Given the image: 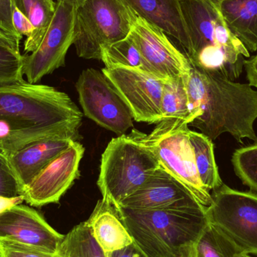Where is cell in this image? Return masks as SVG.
<instances>
[{
	"instance_id": "6da1fadb",
	"label": "cell",
	"mask_w": 257,
	"mask_h": 257,
	"mask_svg": "<svg viewBox=\"0 0 257 257\" xmlns=\"http://www.w3.org/2000/svg\"><path fill=\"white\" fill-rule=\"evenodd\" d=\"M196 118L190 123L214 141L228 133L238 142H257V90L249 84L229 81L192 66L184 75Z\"/></svg>"
},
{
	"instance_id": "7a4b0ae2",
	"label": "cell",
	"mask_w": 257,
	"mask_h": 257,
	"mask_svg": "<svg viewBox=\"0 0 257 257\" xmlns=\"http://www.w3.org/2000/svg\"><path fill=\"white\" fill-rule=\"evenodd\" d=\"M206 208L198 201L161 208H118L139 251L146 257H187L208 224Z\"/></svg>"
},
{
	"instance_id": "3957f363",
	"label": "cell",
	"mask_w": 257,
	"mask_h": 257,
	"mask_svg": "<svg viewBox=\"0 0 257 257\" xmlns=\"http://www.w3.org/2000/svg\"><path fill=\"white\" fill-rule=\"evenodd\" d=\"M82 117L70 97L54 87L25 81L0 85V119L78 132Z\"/></svg>"
},
{
	"instance_id": "277c9868",
	"label": "cell",
	"mask_w": 257,
	"mask_h": 257,
	"mask_svg": "<svg viewBox=\"0 0 257 257\" xmlns=\"http://www.w3.org/2000/svg\"><path fill=\"white\" fill-rule=\"evenodd\" d=\"M188 126L181 119L166 118L157 123L149 134L133 130L128 136L149 149L160 167L185 186L198 202L208 207L211 195L199 178Z\"/></svg>"
},
{
	"instance_id": "5b68a950",
	"label": "cell",
	"mask_w": 257,
	"mask_h": 257,
	"mask_svg": "<svg viewBox=\"0 0 257 257\" xmlns=\"http://www.w3.org/2000/svg\"><path fill=\"white\" fill-rule=\"evenodd\" d=\"M160 167L155 156L140 142L126 135L114 138L101 160L97 184L102 199L118 208Z\"/></svg>"
},
{
	"instance_id": "8992f818",
	"label": "cell",
	"mask_w": 257,
	"mask_h": 257,
	"mask_svg": "<svg viewBox=\"0 0 257 257\" xmlns=\"http://www.w3.org/2000/svg\"><path fill=\"white\" fill-rule=\"evenodd\" d=\"M135 18L125 0H86L75 14L74 45L78 57L101 60L105 47L130 35Z\"/></svg>"
},
{
	"instance_id": "52a82bcc",
	"label": "cell",
	"mask_w": 257,
	"mask_h": 257,
	"mask_svg": "<svg viewBox=\"0 0 257 257\" xmlns=\"http://www.w3.org/2000/svg\"><path fill=\"white\" fill-rule=\"evenodd\" d=\"M206 208L208 223L244 253L257 256V194L223 184L213 190Z\"/></svg>"
},
{
	"instance_id": "ba28073f",
	"label": "cell",
	"mask_w": 257,
	"mask_h": 257,
	"mask_svg": "<svg viewBox=\"0 0 257 257\" xmlns=\"http://www.w3.org/2000/svg\"><path fill=\"white\" fill-rule=\"evenodd\" d=\"M76 89L80 104L88 118L120 136L133 127V114L127 104L102 71H83Z\"/></svg>"
},
{
	"instance_id": "9c48e42d",
	"label": "cell",
	"mask_w": 257,
	"mask_h": 257,
	"mask_svg": "<svg viewBox=\"0 0 257 257\" xmlns=\"http://www.w3.org/2000/svg\"><path fill=\"white\" fill-rule=\"evenodd\" d=\"M76 6L57 1L52 22L39 48L24 55V75L30 84H37L45 75L65 66L66 56L75 39Z\"/></svg>"
},
{
	"instance_id": "30bf717a",
	"label": "cell",
	"mask_w": 257,
	"mask_h": 257,
	"mask_svg": "<svg viewBox=\"0 0 257 257\" xmlns=\"http://www.w3.org/2000/svg\"><path fill=\"white\" fill-rule=\"evenodd\" d=\"M130 36L142 57V70L164 81L190 72L192 65L187 56L173 45L164 32L136 14Z\"/></svg>"
},
{
	"instance_id": "8fae6325",
	"label": "cell",
	"mask_w": 257,
	"mask_h": 257,
	"mask_svg": "<svg viewBox=\"0 0 257 257\" xmlns=\"http://www.w3.org/2000/svg\"><path fill=\"white\" fill-rule=\"evenodd\" d=\"M190 38L189 61L206 48L220 47L250 57L239 40L226 27L218 9L210 0H180Z\"/></svg>"
},
{
	"instance_id": "7c38bea8",
	"label": "cell",
	"mask_w": 257,
	"mask_h": 257,
	"mask_svg": "<svg viewBox=\"0 0 257 257\" xmlns=\"http://www.w3.org/2000/svg\"><path fill=\"white\" fill-rule=\"evenodd\" d=\"M102 71L127 104L135 120L157 124L163 120L164 80L135 68L115 66Z\"/></svg>"
},
{
	"instance_id": "4fadbf2b",
	"label": "cell",
	"mask_w": 257,
	"mask_h": 257,
	"mask_svg": "<svg viewBox=\"0 0 257 257\" xmlns=\"http://www.w3.org/2000/svg\"><path fill=\"white\" fill-rule=\"evenodd\" d=\"M84 153L82 145L74 141L24 188V202L34 207L58 202L79 177V165Z\"/></svg>"
},
{
	"instance_id": "5bb4252c",
	"label": "cell",
	"mask_w": 257,
	"mask_h": 257,
	"mask_svg": "<svg viewBox=\"0 0 257 257\" xmlns=\"http://www.w3.org/2000/svg\"><path fill=\"white\" fill-rule=\"evenodd\" d=\"M63 238L37 211L27 205L18 204L0 212V239L57 253Z\"/></svg>"
},
{
	"instance_id": "9a60e30c",
	"label": "cell",
	"mask_w": 257,
	"mask_h": 257,
	"mask_svg": "<svg viewBox=\"0 0 257 257\" xmlns=\"http://www.w3.org/2000/svg\"><path fill=\"white\" fill-rule=\"evenodd\" d=\"M194 201L197 199L185 186L160 167L142 187L123 199L118 208L146 211L184 205Z\"/></svg>"
},
{
	"instance_id": "2e32d148",
	"label": "cell",
	"mask_w": 257,
	"mask_h": 257,
	"mask_svg": "<svg viewBox=\"0 0 257 257\" xmlns=\"http://www.w3.org/2000/svg\"><path fill=\"white\" fill-rule=\"evenodd\" d=\"M125 1L138 16L172 36L188 52L190 38L180 0Z\"/></svg>"
},
{
	"instance_id": "e0dca14e",
	"label": "cell",
	"mask_w": 257,
	"mask_h": 257,
	"mask_svg": "<svg viewBox=\"0 0 257 257\" xmlns=\"http://www.w3.org/2000/svg\"><path fill=\"white\" fill-rule=\"evenodd\" d=\"M74 140L70 139H54L39 141L17 152L7 154L9 166L16 177L21 190L53 159L68 148Z\"/></svg>"
},
{
	"instance_id": "ac0fdd59",
	"label": "cell",
	"mask_w": 257,
	"mask_h": 257,
	"mask_svg": "<svg viewBox=\"0 0 257 257\" xmlns=\"http://www.w3.org/2000/svg\"><path fill=\"white\" fill-rule=\"evenodd\" d=\"M85 222L105 254L133 244L117 208L102 199L98 201L90 218Z\"/></svg>"
},
{
	"instance_id": "d6986e66",
	"label": "cell",
	"mask_w": 257,
	"mask_h": 257,
	"mask_svg": "<svg viewBox=\"0 0 257 257\" xmlns=\"http://www.w3.org/2000/svg\"><path fill=\"white\" fill-rule=\"evenodd\" d=\"M217 7L229 31L249 53H257V0H224Z\"/></svg>"
},
{
	"instance_id": "ffe728a7",
	"label": "cell",
	"mask_w": 257,
	"mask_h": 257,
	"mask_svg": "<svg viewBox=\"0 0 257 257\" xmlns=\"http://www.w3.org/2000/svg\"><path fill=\"white\" fill-rule=\"evenodd\" d=\"M80 139L78 132L61 128L41 127L0 119V148L7 154L17 152L25 147L46 139Z\"/></svg>"
},
{
	"instance_id": "44dd1931",
	"label": "cell",
	"mask_w": 257,
	"mask_h": 257,
	"mask_svg": "<svg viewBox=\"0 0 257 257\" xmlns=\"http://www.w3.org/2000/svg\"><path fill=\"white\" fill-rule=\"evenodd\" d=\"M15 6L28 18L33 32L24 43V52L33 53L43 40L56 10L53 0H13Z\"/></svg>"
},
{
	"instance_id": "7402d4cb",
	"label": "cell",
	"mask_w": 257,
	"mask_h": 257,
	"mask_svg": "<svg viewBox=\"0 0 257 257\" xmlns=\"http://www.w3.org/2000/svg\"><path fill=\"white\" fill-rule=\"evenodd\" d=\"M161 111L163 120L181 119L190 125L196 118L189 99L184 75L164 81Z\"/></svg>"
},
{
	"instance_id": "603a6c76",
	"label": "cell",
	"mask_w": 257,
	"mask_h": 257,
	"mask_svg": "<svg viewBox=\"0 0 257 257\" xmlns=\"http://www.w3.org/2000/svg\"><path fill=\"white\" fill-rule=\"evenodd\" d=\"M196 169L199 178L208 191L215 190L223 184L215 161L212 140L202 133L190 131Z\"/></svg>"
},
{
	"instance_id": "cb8c5ba5",
	"label": "cell",
	"mask_w": 257,
	"mask_h": 257,
	"mask_svg": "<svg viewBox=\"0 0 257 257\" xmlns=\"http://www.w3.org/2000/svg\"><path fill=\"white\" fill-rule=\"evenodd\" d=\"M57 254L60 257H106L86 222L77 225L64 235Z\"/></svg>"
},
{
	"instance_id": "d4e9b609",
	"label": "cell",
	"mask_w": 257,
	"mask_h": 257,
	"mask_svg": "<svg viewBox=\"0 0 257 257\" xmlns=\"http://www.w3.org/2000/svg\"><path fill=\"white\" fill-rule=\"evenodd\" d=\"M193 251L195 257H238L244 253L209 223L195 243Z\"/></svg>"
},
{
	"instance_id": "484cf974",
	"label": "cell",
	"mask_w": 257,
	"mask_h": 257,
	"mask_svg": "<svg viewBox=\"0 0 257 257\" xmlns=\"http://www.w3.org/2000/svg\"><path fill=\"white\" fill-rule=\"evenodd\" d=\"M101 60L105 67L135 68L142 69V60L137 46L131 36L105 47L102 51Z\"/></svg>"
},
{
	"instance_id": "4316f807",
	"label": "cell",
	"mask_w": 257,
	"mask_h": 257,
	"mask_svg": "<svg viewBox=\"0 0 257 257\" xmlns=\"http://www.w3.org/2000/svg\"><path fill=\"white\" fill-rule=\"evenodd\" d=\"M232 163L243 184L257 192V142L237 149L232 155Z\"/></svg>"
},
{
	"instance_id": "83f0119b",
	"label": "cell",
	"mask_w": 257,
	"mask_h": 257,
	"mask_svg": "<svg viewBox=\"0 0 257 257\" xmlns=\"http://www.w3.org/2000/svg\"><path fill=\"white\" fill-rule=\"evenodd\" d=\"M24 56L20 51L0 46V85L24 81Z\"/></svg>"
},
{
	"instance_id": "f1b7e54d",
	"label": "cell",
	"mask_w": 257,
	"mask_h": 257,
	"mask_svg": "<svg viewBox=\"0 0 257 257\" xmlns=\"http://www.w3.org/2000/svg\"><path fill=\"white\" fill-rule=\"evenodd\" d=\"M22 196L21 186L9 166L6 152L0 148V197L14 199Z\"/></svg>"
},
{
	"instance_id": "f546056e",
	"label": "cell",
	"mask_w": 257,
	"mask_h": 257,
	"mask_svg": "<svg viewBox=\"0 0 257 257\" xmlns=\"http://www.w3.org/2000/svg\"><path fill=\"white\" fill-rule=\"evenodd\" d=\"M0 257H60L36 247L7 239H0Z\"/></svg>"
},
{
	"instance_id": "4dcf8cb0",
	"label": "cell",
	"mask_w": 257,
	"mask_h": 257,
	"mask_svg": "<svg viewBox=\"0 0 257 257\" xmlns=\"http://www.w3.org/2000/svg\"><path fill=\"white\" fill-rule=\"evenodd\" d=\"M13 0H0V27L15 36H19L14 28L12 22L13 13Z\"/></svg>"
},
{
	"instance_id": "1f68e13d",
	"label": "cell",
	"mask_w": 257,
	"mask_h": 257,
	"mask_svg": "<svg viewBox=\"0 0 257 257\" xmlns=\"http://www.w3.org/2000/svg\"><path fill=\"white\" fill-rule=\"evenodd\" d=\"M12 22L14 28L19 36L30 37L33 32V26L32 25L28 18L15 6H13L12 13Z\"/></svg>"
},
{
	"instance_id": "d6a6232c",
	"label": "cell",
	"mask_w": 257,
	"mask_h": 257,
	"mask_svg": "<svg viewBox=\"0 0 257 257\" xmlns=\"http://www.w3.org/2000/svg\"><path fill=\"white\" fill-rule=\"evenodd\" d=\"M244 69L249 84L257 88V53L248 60H244Z\"/></svg>"
},
{
	"instance_id": "836d02e7",
	"label": "cell",
	"mask_w": 257,
	"mask_h": 257,
	"mask_svg": "<svg viewBox=\"0 0 257 257\" xmlns=\"http://www.w3.org/2000/svg\"><path fill=\"white\" fill-rule=\"evenodd\" d=\"M22 38L15 36L9 32L0 30V46L7 47L20 51V42Z\"/></svg>"
},
{
	"instance_id": "e575fe53",
	"label": "cell",
	"mask_w": 257,
	"mask_h": 257,
	"mask_svg": "<svg viewBox=\"0 0 257 257\" xmlns=\"http://www.w3.org/2000/svg\"><path fill=\"white\" fill-rule=\"evenodd\" d=\"M136 249V245L133 243L131 245L124 247V248L111 252V253H106L105 256L106 257H133Z\"/></svg>"
},
{
	"instance_id": "d590c367",
	"label": "cell",
	"mask_w": 257,
	"mask_h": 257,
	"mask_svg": "<svg viewBox=\"0 0 257 257\" xmlns=\"http://www.w3.org/2000/svg\"><path fill=\"white\" fill-rule=\"evenodd\" d=\"M24 202L22 196L14 199H7V198L0 197V212L14 206L18 204H22Z\"/></svg>"
},
{
	"instance_id": "8d00e7d4",
	"label": "cell",
	"mask_w": 257,
	"mask_h": 257,
	"mask_svg": "<svg viewBox=\"0 0 257 257\" xmlns=\"http://www.w3.org/2000/svg\"><path fill=\"white\" fill-rule=\"evenodd\" d=\"M57 1L65 2V3H69V4L73 5V6L78 7V6L83 4L86 0H57Z\"/></svg>"
},
{
	"instance_id": "74e56055",
	"label": "cell",
	"mask_w": 257,
	"mask_h": 257,
	"mask_svg": "<svg viewBox=\"0 0 257 257\" xmlns=\"http://www.w3.org/2000/svg\"><path fill=\"white\" fill-rule=\"evenodd\" d=\"M133 257H146L142 252L139 251V249L136 247V251H135L134 254H133Z\"/></svg>"
},
{
	"instance_id": "f35d334b",
	"label": "cell",
	"mask_w": 257,
	"mask_h": 257,
	"mask_svg": "<svg viewBox=\"0 0 257 257\" xmlns=\"http://www.w3.org/2000/svg\"><path fill=\"white\" fill-rule=\"evenodd\" d=\"M210 1H211L213 4L215 5L216 6H217L219 4H220V3L224 1V0H210Z\"/></svg>"
},
{
	"instance_id": "ab89813d",
	"label": "cell",
	"mask_w": 257,
	"mask_h": 257,
	"mask_svg": "<svg viewBox=\"0 0 257 257\" xmlns=\"http://www.w3.org/2000/svg\"><path fill=\"white\" fill-rule=\"evenodd\" d=\"M194 246V245H193ZM187 257H195L194 256V251H193V249H192L191 252H190V253H189L188 256Z\"/></svg>"
},
{
	"instance_id": "60d3db41",
	"label": "cell",
	"mask_w": 257,
	"mask_h": 257,
	"mask_svg": "<svg viewBox=\"0 0 257 257\" xmlns=\"http://www.w3.org/2000/svg\"><path fill=\"white\" fill-rule=\"evenodd\" d=\"M238 257H251L250 256V255L246 254V253H241V255H240Z\"/></svg>"
},
{
	"instance_id": "b9f144b4",
	"label": "cell",
	"mask_w": 257,
	"mask_h": 257,
	"mask_svg": "<svg viewBox=\"0 0 257 257\" xmlns=\"http://www.w3.org/2000/svg\"><path fill=\"white\" fill-rule=\"evenodd\" d=\"M0 30H4V31H6V30H3V29L2 28V27H0Z\"/></svg>"
}]
</instances>
